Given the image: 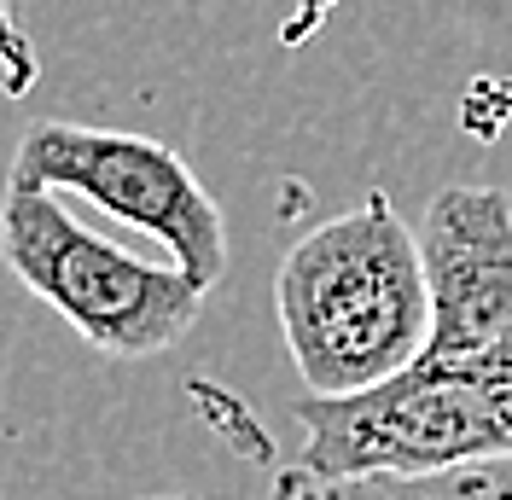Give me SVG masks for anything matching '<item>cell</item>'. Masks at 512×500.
<instances>
[{"mask_svg":"<svg viewBox=\"0 0 512 500\" xmlns=\"http://www.w3.org/2000/svg\"><path fill=\"white\" fill-rule=\"evenodd\" d=\"M0 262L35 291L70 332L111 361L163 355L198 326L204 285L187 268H163L99 239L47 187H12L0 198Z\"/></svg>","mask_w":512,"mask_h":500,"instance_id":"obj_3","label":"cell"},{"mask_svg":"<svg viewBox=\"0 0 512 500\" xmlns=\"http://www.w3.org/2000/svg\"><path fill=\"white\" fill-rule=\"evenodd\" d=\"M431 291L425 355L454 361L512 332V198L501 187H443L419 221Z\"/></svg>","mask_w":512,"mask_h":500,"instance_id":"obj_5","label":"cell"},{"mask_svg":"<svg viewBox=\"0 0 512 500\" xmlns=\"http://www.w3.org/2000/svg\"><path fill=\"white\" fill-rule=\"evenodd\" d=\"M140 500H198V495H140Z\"/></svg>","mask_w":512,"mask_h":500,"instance_id":"obj_7","label":"cell"},{"mask_svg":"<svg viewBox=\"0 0 512 500\" xmlns=\"http://www.w3.org/2000/svg\"><path fill=\"white\" fill-rule=\"evenodd\" d=\"M274 314L309 396H355L396 378L431 338L419 233L384 192H367L280 256Z\"/></svg>","mask_w":512,"mask_h":500,"instance_id":"obj_1","label":"cell"},{"mask_svg":"<svg viewBox=\"0 0 512 500\" xmlns=\"http://www.w3.org/2000/svg\"><path fill=\"white\" fill-rule=\"evenodd\" d=\"M274 500H512V454L419 477H309L286 466L274 477Z\"/></svg>","mask_w":512,"mask_h":500,"instance_id":"obj_6","label":"cell"},{"mask_svg":"<svg viewBox=\"0 0 512 500\" xmlns=\"http://www.w3.org/2000/svg\"><path fill=\"white\" fill-rule=\"evenodd\" d=\"M12 187L82 192L105 216L128 221L134 233L169 245L175 268L210 285L227 274V221L192 163L175 146L128 128H88V123H30L12 152Z\"/></svg>","mask_w":512,"mask_h":500,"instance_id":"obj_4","label":"cell"},{"mask_svg":"<svg viewBox=\"0 0 512 500\" xmlns=\"http://www.w3.org/2000/svg\"><path fill=\"white\" fill-rule=\"evenodd\" d=\"M297 471L309 477H419L512 454V332L478 355H419L355 396H303Z\"/></svg>","mask_w":512,"mask_h":500,"instance_id":"obj_2","label":"cell"}]
</instances>
